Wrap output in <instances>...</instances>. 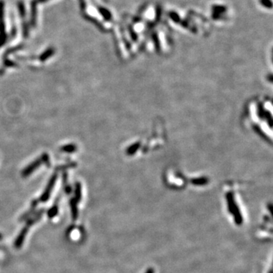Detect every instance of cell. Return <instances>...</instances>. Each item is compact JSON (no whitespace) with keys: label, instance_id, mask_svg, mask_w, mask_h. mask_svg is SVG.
Listing matches in <instances>:
<instances>
[{"label":"cell","instance_id":"obj_2","mask_svg":"<svg viewBox=\"0 0 273 273\" xmlns=\"http://www.w3.org/2000/svg\"><path fill=\"white\" fill-rule=\"evenodd\" d=\"M57 178H58L57 172H55L52 175V177L50 178V179H49V183H48L47 186H46L43 195L41 196L40 199L41 202H46L48 200V199L49 198L51 192H52V188H53L55 184H56V181H57Z\"/></svg>","mask_w":273,"mask_h":273},{"label":"cell","instance_id":"obj_3","mask_svg":"<svg viewBox=\"0 0 273 273\" xmlns=\"http://www.w3.org/2000/svg\"><path fill=\"white\" fill-rule=\"evenodd\" d=\"M42 164H43V161H42L41 157L38 158L37 160H35L34 161L32 162L30 164H29L26 168H24V170L21 172V176L23 178L28 177V176L30 175H31L35 170L37 169Z\"/></svg>","mask_w":273,"mask_h":273},{"label":"cell","instance_id":"obj_11","mask_svg":"<svg viewBox=\"0 0 273 273\" xmlns=\"http://www.w3.org/2000/svg\"><path fill=\"white\" fill-rule=\"evenodd\" d=\"M75 199L77 202H80L81 199V185L79 182H77L75 184Z\"/></svg>","mask_w":273,"mask_h":273},{"label":"cell","instance_id":"obj_6","mask_svg":"<svg viewBox=\"0 0 273 273\" xmlns=\"http://www.w3.org/2000/svg\"><path fill=\"white\" fill-rule=\"evenodd\" d=\"M60 151L62 152H66V153H73L75 152L78 150V147L75 144H69L67 145H64L63 147H60Z\"/></svg>","mask_w":273,"mask_h":273},{"label":"cell","instance_id":"obj_16","mask_svg":"<svg viewBox=\"0 0 273 273\" xmlns=\"http://www.w3.org/2000/svg\"><path fill=\"white\" fill-rule=\"evenodd\" d=\"M81 8L82 9H86V3H85V2H83V0H81Z\"/></svg>","mask_w":273,"mask_h":273},{"label":"cell","instance_id":"obj_12","mask_svg":"<svg viewBox=\"0 0 273 273\" xmlns=\"http://www.w3.org/2000/svg\"><path fill=\"white\" fill-rule=\"evenodd\" d=\"M3 60H4L3 61V65H4V67H7V68H14V67L17 66L16 62L10 60V59H7V58L4 59Z\"/></svg>","mask_w":273,"mask_h":273},{"label":"cell","instance_id":"obj_18","mask_svg":"<svg viewBox=\"0 0 273 273\" xmlns=\"http://www.w3.org/2000/svg\"><path fill=\"white\" fill-rule=\"evenodd\" d=\"M0 238H1V236H0Z\"/></svg>","mask_w":273,"mask_h":273},{"label":"cell","instance_id":"obj_10","mask_svg":"<svg viewBox=\"0 0 273 273\" xmlns=\"http://www.w3.org/2000/svg\"><path fill=\"white\" fill-rule=\"evenodd\" d=\"M77 203H78V202H77L75 199H71L70 201L71 209V212H72V216L74 217V219H76V218L78 217V206H77Z\"/></svg>","mask_w":273,"mask_h":273},{"label":"cell","instance_id":"obj_15","mask_svg":"<svg viewBox=\"0 0 273 273\" xmlns=\"http://www.w3.org/2000/svg\"><path fill=\"white\" fill-rule=\"evenodd\" d=\"M57 211H58L57 206H53L51 208V210H49V216H50V217H52V216H56V213H57Z\"/></svg>","mask_w":273,"mask_h":273},{"label":"cell","instance_id":"obj_14","mask_svg":"<svg viewBox=\"0 0 273 273\" xmlns=\"http://www.w3.org/2000/svg\"><path fill=\"white\" fill-rule=\"evenodd\" d=\"M260 3L266 8H269V9L272 8V3L271 0H260Z\"/></svg>","mask_w":273,"mask_h":273},{"label":"cell","instance_id":"obj_1","mask_svg":"<svg viewBox=\"0 0 273 273\" xmlns=\"http://www.w3.org/2000/svg\"><path fill=\"white\" fill-rule=\"evenodd\" d=\"M5 2L0 0V48L6 44L7 40L6 23H5Z\"/></svg>","mask_w":273,"mask_h":273},{"label":"cell","instance_id":"obj_5","mask_svg":"<svg viewBox=\"0 0 273 273\" xmlns=\"http://www.w3.org/2000/svg\"><path fill=\"white\" fill-rule=\"evenodd\" d=\"M55 52H56V49H54L53 47H49L43 52V53L40 54V56H39V59L40 61L42 62H45V61L47 60L48 59L52 57L53 56Z\"/></svg>","mask_w":273,"mask_h":273},{"label":"cell","instance_id":"obj_4","mask_svg":"<svg viewBox=\"0 0 273 273\" xmlns=\"http://www.w3.org/2000/svg\"><path fill=\"white\" fill-rule=\"evenodd\" d=\"M37 4L36 0H32L30 2V25L32 27H35L37 25Z\"/></svg>","mask_w":273,"mask_h":273},{"label":"cell","instance_id":"obj_17","mask_svg":"<svg viewBox=\"0 0 273 273\" xmlns=\"http://www.w3.org/2000/svg\"><path fill=\"white\" fill-rule=\"evenodd\" d=\"M36 1L37 3H44L46 2L49 1V0H36Z\"/></svg>","mask_w":273,"mask_h":273},{"label":"cell","instance_id":"obj_9","mask_svg":"<svg viewBox=\"0 0 273 273\" xmlns=\"http://www.w3.org/2000/svg\"><path fill=\"white\" fill-rule=\"evenodd\" d=\"M17 9H18L19 14H20L21 18H25L26 17V9H25V3L23 1H19L17 2Z\"/></svg>","mask_w":273,"mask_h":273},{"label":"cell","instance_id":"obj_8","mask_svg":"<svg viewBox=\"0 0 273 273\" xmlns=\"http://www.w3.org/2000/svg\"><path fill=\"white\" fill-rule=\"evenodd\" d=\"M23 48H24V45L23 44L18 45V46H14V47L9 48V49H8L7 50H6V52H5L4 56H3V59H6V58H7V56H9V55H10V54H12V53H14V52H17V51L21 50V49H23Z\"/></svg>","mask_w":273,"mask_h":273},{"label":"cell","instance_id":"obj_7","mask_svg":"<svg viewBox=\"0 0 273 273\" xmlns=\"http://www.w3.org/2000/svg\"><path fill=\"white\" fill-rule=\"evenodd\" d=\"M98 11H99V14L102 16L104 19L107 21H111L112 18V16L111 12H109L107 9L104 7H98Z\"/></svg>","mask_w":273,"mask_h":273},{"label":"cell","instance_id":"obj_19","mask_svg":"<svg viewBox=\"0 0 273 273\" xmlns=\"http://www.w3.org/2000/svg\"></svg>","mask_w":273,"mask_h":273},{"label":"cell","instance_id":"obj_13","mask_svg":"<svg viewBox=\"0 0 273 273\" xmlns=\"http://www.w3.org/2000/svg\"><path fill=\"white\" fill-rule=\"evenodd\" d=\"M77 164L76 163H71L69 164H65L64 165H60V166H57L56 168V171H61V170H66L69 168H74V167H76Z\"/></svg>","mask_w":273,"mask_h":273}]
</instances>
